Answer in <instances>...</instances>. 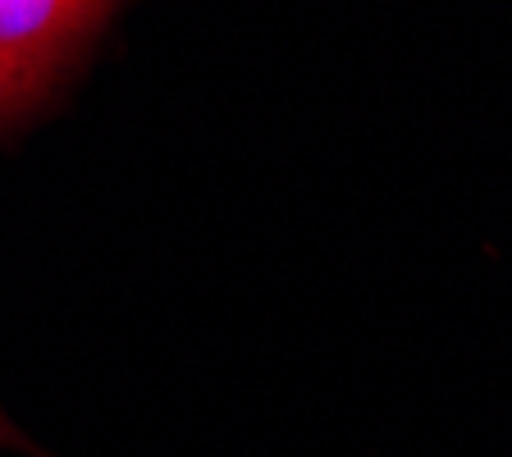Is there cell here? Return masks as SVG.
Here are the masks:
<instances>
[{
  "label": "cell",
  "mask_w": 512,
  "mask_h": 457,
  "mask_svg": "<svg viewBox=\"0 0 512 457\" xmlns=\"http://www.w3.org/2000/svg\"><path fill=\"white\" fill-rule=\"evenodd\" d=\"M119 0H0V78L37 101L51 78L106 28Z\"/></svg>",
  "instance_id": "1"
},
{
  "label": "cell",
  "mask_w": 512,
  "mask_h": 457,
  "mask_svg": "<svg viewBox=\"0 0 512 457\" xmlns=\"http://www.w3.org/2000/svg\"><path fill=\"white\" fill-rule=\"evenodd\" d=\"M32 101H37L32 92H23V87L10 83V78H0V124H5V119H14V115H23Z\"/></svg>",
  "instance_id": "2"
},
{
  "label": "cell",
  "mask_w": 512,
  "mask_h": 457,
  "mask_svg": "<svg viewBox=\"0 0 512 457\" xmlns=\"http://www.w3.org/2000/svg\"><path fill=\"white\" fill-rule=\"evenodd\" d=\"M0 444H14V448H28V439L19 435V430H14V421L5 412H0Z\"/></svg>",
  "instance_id": "3"
}]
</instances>
